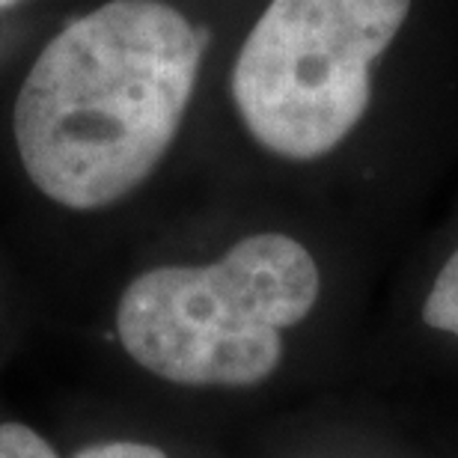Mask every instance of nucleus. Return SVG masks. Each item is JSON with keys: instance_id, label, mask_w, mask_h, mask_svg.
Returning a JSON list of instances; mask_svg holds the SVG:
<instances>
[{"instance_id": "0eeeda50", "label": "nucleus", "mask_w": 458, "mask_h": 458, "mask_svg": "<svg viewBox=\"0 0 458 458\" xmlns=\"http://www.w3.org/2000/svg\"><path fill=\"white\" fill-rule=\"evenodd\" d=\"M13 4H18V0H0V9H4V6H13Z\"/></svg>"}, {"instance_id": "423d86ee", "label": "nucleus", "mask_w": 458, "mask_h": 458, "mask_svg": "<svg viewBox=\"0 0 458 458\" xmlns=\"http://www.w3.org/2000/svg\"><path fill=\"white\" fill-rule=\"evenodd\" d=\"M75 458H167L158 446L140 444V441H107L81 450Z\"/></svg>"}, {"instance_id": "f257e3e1", "label": "nucleus", "mask_w": 458, "mask_h": 458, "mask_svg": "<svg viewBox=\"0 0 458 458\" xmlns=\"http://www.w3.org/2000/svg\"><path fill=\"white\" fill-rule=\"evenodd\" d=\"M203 33L164 0H107L69 21L15 98V146L54 203L93 212L140 188L176 140Z\"/></svg>"}, {"instance_id": "39448f33", "label": "nucleus", "mask_w": 458, "mask_h": 458, "mask_svg": "<svg viewBox=\"0 0 458 458\" xmlns=\"http://www.w3.org/2000/svg\"><path fill=\"white\" fill-rule=\"evenodd\" d=\"M0 458H60L42 435L21 423L0 426Z\"/></svg>"}, {"instance_id": "20e7f679", "label": "nucleus", "mask_w": 458, "mask_h": 458, "mask_svg": "<svg viewBox=\"0 0 458 458\" xmlns=\"http://www.w3.org/2000/svg\"><path fill=\"white\" fill-rule=\"evenodd\" d=\"M423 322L435 331L453 334L458 340V247L428 289L423 301Z\"/></svg>"}, {"instance_id": "f03ea898", "label": "nucleus", "mask_w": 458, "mask_h": 458, "mask_svg": "<svg viewBox=\"0 0 458 458\" xmlns=\"http://www.w3.org/2000/svg\"><path fill=\"white\" fill-rule=\"evenodd\" d=\"M322 277L301 242L242 238L212 265H164L119 298L116 334L143 369L188 387H253L280 366L283 331L313 313Z\"/></svg>"}, {"instance_id": "7ed1b4c3", "label": "nucleus", "mask_w": 458, "mask_h": 458, "mask_svg": "<svg viewBox=\"0 0 458 458\" xmlns=\"http://www.w3.org/2000/svg\"><path fill=\"white\" fill-rule=\"evenodd\" d=\"M411 0H271L233 69V102L253 140L289 161L336 149L372 98V66Z\"/></svg>"}]
</instances>
